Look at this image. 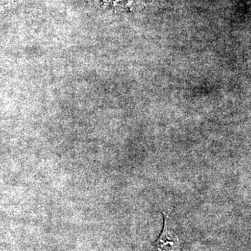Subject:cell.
<instances>
[{
    "label": "cell",
    "instance_id": "6da1fadb",
    "mask_svg": "<svg viewBox=\"0 0 251 251\" xmlns=\"http://www.w3.org/2000/svg\"><path fill=\"white\" fill-rule=\"evenodd\" d=\"M158 251H181V242L169 216L164 214V227L156 242Z\"/></svg>",
    "mask_w": 251,
    "mask_h": 251
}]
</instances>
